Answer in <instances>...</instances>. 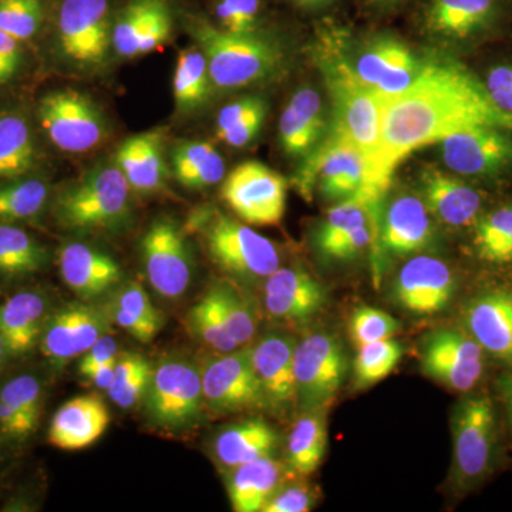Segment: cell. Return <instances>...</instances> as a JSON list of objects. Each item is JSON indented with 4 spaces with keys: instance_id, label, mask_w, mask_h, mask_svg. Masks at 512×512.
I'll return each mask as SVG.
<instances>
[{
    "instance_id": "1",
    "label": "cell",
    "mask_w": 512,
    "mask_h": 512,
    "mask_svg": "<svg viewBox=\"0 0 512 512\" xmlns=\"http://www.w3.org/2000/svg\"><path fill=\"white\" fill-rule=\"evenodd\" d=\"M477 127L512 133V116L495 106L463 64L443 56L421 60L412 86L384 104L380 171L392 180L396 165L413 151Z\"/></svg>"
},
{
    "instance_id": "2",
    "label": "cell",
    "mask_w": 512,
    "mask_h": 512,
    "mask_svg": "<svg viewBox=\"0 0 512 512\" xmlns=\"http://www.w3.org/2000/svg\"><path fill=\"white\" fill-rule=\"evenodd\" d=\"M323 73L333 103L332 134L365 156L383 180L379 168L382 114L386 100L357 77L352 64L338 55L323 57Z\"/></svg>"
},
{
    "instance_id": "3",
    "label": "cell",
    "mask_w": 512,
    "mask_h": 512,
    "mask_svg": "<svg viewBox=\"0 0 512 512\" xmlns=\"http://www.w3.org/2000/svg\"><path fill=\"white\" fill-rule=\"evenodd\" d=\"M192 35L207 57L212 86L241 89L272 79L284 64V52L271 40L249 33L225 32L200 20L191 25Z\"/></svg>"
},
{
    "instance_id": "4",
    "label": "cell",
    "mask_w": 512,
    "mask_h": 512,
    "mask_svg": "<svg viewBox=\"0 0 512 512\" xmlns=\"http://www.w3.org/2000/svg\"><path fill=\"white\" fill-rule=\"evenodd\" d=\"M130 191L116 164L99 165L57 195L53 214L69 231H117L130 221Z\"/></svg>"
},
{
    "instance_id": "5",
    "label": "cell",
    "mask_w": 512,
    "mask_h": 512,
    "mask_svg": "<svg viewBox=\"0 0 512 512\" xmlns=\"http://www.w3.org/2000/svg\"><path fill=\"white\" fill-rule=\"evenodd\" d=\"M451 434V483L458 493H470L490 478L500 460V427L493 400L467 393L454 406Z\"/></svg>"
},
{
    "instance_id": "6",
    "label": "cell",
    "mask_w": 512,
    "mask_h": 512,
    "mask_svg": "<svg viewBox=\"0 0 512 512\" xmlns=\"http://www.w3.org/2000/svg\"><path fill=\"white\" fill-rule=\"evenodd\" d=\"M305 158L293 183L306 201L312 200L315 188L326 200L336 202L359 195L383 200L389 188V181L376 173L363 154L332 133Z\"/></svg>"
},
{
    "instance_id": "7",
    "label": "cell",
    "mask_w": 512,
    "mask_h": 512,
    "mask_svg": "<svg viewBox=\"0 0 512 512\" xmlns=\"http://www.w3.org/2000/svg\"><path fill=\"white\" fill-rule=\"evenodd\" d=\"M151 423L167 430L190 429L204 410L201 367L184 357H165L154 366L143 402Z\"/></svg>"
},
{
    "instance_id": "8",
    "label": "cell",
    "mask_w": 512,
    "mask_h": 512,
    "mask_svg": "<svg viewBox=\"0 0 512 512\" xmlns=\"http://www.w3.org/2000/svg\"><path fill=\"white\" fill-rule=\"evenodd\" d=\"M205 242L212 261L241 281H265L281 262L271 239L224 215L210 221L205 229Z\"/></svg>"
},
{
    "instance_id": "9",
    "label": "cell",
    "mask_w": 512,
    "mask_h": 512,
    "mask_svg": "<svg viewBox=\"0 0 512 512\" xmlns=\"http://www.w3.org/2000/svg\"><path fill=\"white\" fill-rule=\"evenodd\" d=\"M348 370L345 349L336 336L316 332L295 348L296 400L303 413L323 410L342 387Z\"/></svg>"
},
{
    "instance_id": "10",
    "label": "cell",
    "mask_w": 512,
    "mask_h": 512,
    "mask_svg": "<svg viewBox=\"0 0 512 512\" xmlns=\"http://www.w3.org/2000/svg\"><path fill=\"white\" fill-rule=\"evenodd\" d=\"M221 197L247 224L272 227L284 218L288 181L259 161H245L225 178Z\"/></svg>"
},
{
    "instance_id": "11",
    "label": "cell",
    "mask_w": 512,
    "mask_h": 512,
    "mask_svg": "<svg viewBox=\"0 0 512 512\" xmlns=\"http://www.w3.org/2000/svg\"><path fill=\"white\" fill-rule=\"evenodd\" d=\"M204 404L211 413L232 414L266 407L252 365L251 349L217 353L201 366Z\"/></svg>"
},
{
    "instance_id": "12",
    "label": "cell",
    "mask_w": 512,
    "mask_h": 512,
    "mask_svg": "<svg viewBox=\"0 0 512 512\" xmlns=\"http://www.w3.org/2000/svg\"><path fill=\"white\" fill-rule=\"evenodd\" d=\"M39 120L50 141L66 153H87L106 137L99 107L76 90L46 94L39 103Z\"/></svg>"
},
{
    "instance_id": "13",
    "label": "cell",
    "mask_w": 512,
    "mask_h": 512,
    "mask_svg": "<svg viewBox=\"0 0 512 512\" xmlns=\"http://www.w3.org/2000/svg\"><path fill=\"white\" fill-rule=\"evenodd\" d=\"M141 261L151 288L165 299L185 295L194 262L183 228L170 218L154 221L141 239Z\"/></svg>"
},
{
    "instance_id": "14",
    "label": "cell",
    "mask_w": 512,
    "mask_h": 512,
    "mask_svg": "<svg viewBox=\"0 0 512 512\" xmlns=\"http://www.w3.org/2000/svg\"><path fill=\"white\" fill-rule=\"evenodd\" d=\"M485 356L467 330L440 329L424 343L421 369L453 392L470 393L483 379Z\"/></svg>"
},
{
    "instance_id": "15",
    "label": "cell",
    "mask_w": 512,
    "mask_h": 512,
    "mask_svg": "<svg viewBox=\"0 0 512 512\" xmlns=\"http://www.w3.org/2000/svg\"><path fill=\"white\" fill-rule=\"evenodd\" d=\"M111 325L109 306L69 303L47 316L40 336L43 355L55 365H64L110 333Z\"/></svg>"
},
{
    "instance_id": "16",
    "label": "cell",
    "mask_w": 512,
    "mask_h": 512,
    "mask_svg": "<svg viewBox=\"0 0 512 512\" xmlns=\"http://www.w3.org/2000/svg\"><path fill=\"white\" fill-rule=\"evenodd\" d=\"M63 55L79 66H99L113 43L109 0H64L59 13Z\"/></svg>"
},
{
    "instance_id": "17",
    "label": "cell",
    "mask_w": 512,
    "mask_h": 512,
    "mask_svg": "<svg viewBox=\"0 0 512 512\" xmlns=\"http://www.w3.org/2000/svg\"><path fill=\"white\" fill-rule=\"evenodd\" d=\"M457 278L447 262L427 255L409 259L393 282V298L404 311L433 316L448 308Z\"/></svg>"
},
{
    "instance_id": "18",
    "label": "cell",
    "mask_w": 512,
    "mask_h": 512,
    "mask_svg": "<svg viewBox=\"0 0 512 512\" xmlns=\"http://www.w3.org/2000/svg\"><path fill=\"white\" fill-rule=\"evenodd\" d=\"M441 156L454 173L494 178L512 167V133L497 127H477L444 138Z\"/></svg>"
},
{
    "instance_id": "19",
    "label": "cell",
    "mask_w": 512,
    "mask_h": 512,
    "mask_svg": "<svg viewBox=\"0 0 512 512\" xmlns=\"http://www.w3.org/2000/svg\"><path fill=\"white\" fill-rule=\"evenodd\" d=\"M421 60L400 40L377 37L357 57L355 73L384 100L406 92L420 72Z\"/></svg>"
},
{
    "instance_id": "20",
    "label": "cell",
    "mask_w": 512,
    "mask_h": 512,
    "mask_svg": "<svg viewBox=\"0 0 512 512\" xmlns=\"http://www.w3.org/2000/svg\"><path fill=\"white\" fill-rule=\"evenodd\" d=\"M505 10L507 0H429L424 28L440 39L467 42L493 30Z\"/></svg>"
},
{
    "instance_id": "21",
    "label": "cell",
    "mask_w": 512,
    "mask_h": 512,
    "mask_svg": "<svg viewBox=\"0 0 512 512\" xmlns=\"http://www.w3.org/2000/svg\"><path fill=\"white\" fill-rule=\"evenodd\" d=\"M295 339L284 333H268L251 348L252 365L266 406L288 412L298 406L295 380Z\"/></svg>"
},
{
    "instance_id": "22",
    "label": "cell",
    "mask_w": 512,
    "mask_h": 512,
    "mask_svg": "<svg viewBox=\"0 0 512 512\" xmlns=\"http://www.w3.org/2000/svg\"><path fill=\"white\" fill-rule=\"evenodd\" d=\"M466 330L484 352L512 369V291L490 289L464 309Z\"/></svg>"
},
{
    "instance_id": "23",
    "label": "cell",
    "mask_w": 512,
    "mask_h": 512,
    "mask_svg": "<svg viewBox=\"0 0 512 512\" xmlns=\"http://www.w3.org/2000/svg\"><path fill=\"white\" fill-rule=\"evenodd\" d=\"M433 239V218L417 195L394 198L380 218L377 244L387 256L419 254L430 247Z\"/></svg>"
},
{
    "instance_id": "24",
    "label": "cell",
    "mask_w": 512,
    "mask_h": 512,
    "mask_svg": "<svg viewBox=\"0 0 512 512\" xmlns=\"http://www.w3.org/2000/svg\"><path fill=\"white\" fill-rule=\"evenodd\" d=\"M421 200L431 217L451 228L474 227L483 215L484 198L477 190L454 175L436 167L420 173Z\"/></svg>"
},
{
    "instance_id": "25",
    "label": "cell",
    "mask_w": 512,
    "mask_h": 512,
    "mask_svg": "<svg viewBox=\"0 0 512 512\" xmlns=\"http://www.w3.org/2000/svg\"><path fill=\"white\" fill-rule=\"evenodd\" d=\"M264 291L268 315L289 322L311 319L328 301L325 286L299 266H279L265 279Z\"/></svg>"
},
{
    "instance_id": "26",
    "label": "cell",
    "mask_w": 512,
    "mask_h": 512,
    "mask_svg": "<svg viewBox=\"0 0 512 512\" xmlns=\"http://www.w3.org/2000/svg\"><path fill=\"white\" fill-rule=\"evenodd\" d=\"M64 284L83 301H93L120 285L121 266L106 252L83 242H69L59 252Z\"/></svg>"
},
{
    "instance_id": "27",
    "label": "cell",
    "mask_w": 512,
    "mask_h": 512,
    "mask_svg": "<svg viewBox=\"0 0 512 512\" xmlns=\"http://www.w3.org/2000/svg\"><path fill=\"white\" fill-rule=\"evenodd\" d=\"M109 423V410L97 394L74 397L53 416L49 443L60 450H83L103 436Z\"/></svg>"
},
{
    "instance_id": "28",
    "label": "cell",
    "mask_w": 512,
    "mask_h": 512,
    "mask_svg": "<svg viewBox=\"0 0 512 512\" xmlns=\"http://www.w3.org/2000/svg\"><path fill=\"white\" fill-rule=\"evenodd\" d=\"M320 94L311 87L298 90L279 120V143L285 154L306 157L322 143L326 133Z\"/></svg>"
},
{
    "instance_id": "29",
    "label": "cell",
    "mask_w": 512,
    "mask_h": 512,
    "mask_svg": "<svg viewBox=\"0 0 512 512\" xmlns=\"http://www.w3.org/2000/svg\"><path fill=\"white\" fill-rule=\"evenodd\" d=\"M163 134L161 131H148L127 138L117 148V167L126 177L131 190L150 194L160 191L167 178L165 167Z\"/></svg>"
},
{
    "instance_id": "30",
    "label": "cell",
    "mask_w": 512,
    "mask_h": 512,
    "mask_svg": "<svg viewBox=\"0 0 512 512\" xmlns=\"http://www.w3.org/2000/svg\"><path fill=\"white\" fill-rule=\"evenodd\" d=\"M286 474L284 464L272 456L234 468L227 483L232 510L262 512L272 495L284 485Z\"/></svg>"
},
{
    "instance_id": "31",
    "label": "cell",
    "mask_w": 512,
    "mask_h": 512,
    "mask_svg": "<svg viewBox=\"0 0 512 512\" xmlns=\"http://www.w3.org/2000/svg\"><path fill=\"white\" fill-rule=\"evenodd\" d=\"M47 302L35 292H20L0 306V335L6 352L23 355L35 348L47 319Z\"/></svg>"
},
{
    "instance_id": "32",
    "label": "cell",
    "mask_w": 512,
    "mask_h": 512,
    "mask_svg": "<svg viewBox=\"0 0 512 512\" xmlns=\"http://www.w3.org/2000/svg\"><path fill=\"white\" fill-rule=\"evenodd\" d=\"M278 441V434L266 421L245 420L217 434L214 454L218 463L231 471L258 458L272 456Z\"/></svg>"
},
{
    "instance_id": "33",
    "label": "cell",
    "mask_w": 512,
    "mask_h": 512,
    "mask_svg": "<svg viewBox=\"0 0 512 512\" xmlns=\"http://www.w3.org/2000/svg\"><path fill=\"white\" fill-rule=\"evenodd\" d=\"M173 173L185 188L204 190L224 180L225 163L214 144L188 141L174 148Z\"/></svg>"
},
{
    "instance_id": "34",
    "label": "cell",
    "mask_w": 512,
    "mask_h": 512,
    "mask_svg": "<svg viewBox=\"0 0 512 512\" xmlns=\"http://www.w3.org/2000/svg\"><path fill=\"white\" fill-rule=\"evenodd\" d=\"M37 151L25 117L0 113V181L23 177L36 165Z\"/></svg>"
},
{
    "instance_id": "35",
    "label": "cell",
    "mask_w": 512,
    "mask_h": 512,
    "mask_svg": "<svg viewBox=\"0 0 512 512\" xmlns=\"http://www.w3.org/2000/svg\"><path fill=\"white\" fill-rule=\"evenodd\" d=\"M328 447V427L323 410L303 413L288 439V466L292 473L311 476L318 470Z\"/></svg>"
},
{
    "instance_id": "36",
    "label": "cell",
    "mask_w": 512,
    "mask_h": 512,
    "mask_svg": "<svg viewBox=\"0 0 512 512\" xmlns=\"http://www.w3.org/2000/svg\"><path fill=\"white\" fill-rule=\"evenodd\" d=\"M382 201L359 195L339 201L335 207L330 208L315 235V245L320 254L356 229L379 220L382 217Z\"/></svg>"
},
{
    "instance_id": "37",
    "label": "cell",
    "mask_w": 512,
    "mask_h": 512,
    "mask_svg": "<svg viewBox=\"0 0 512 512\" xmlns=\"http://www.w3.org/2000/svg\"><path fill=\"white\" fill-rule=\"evenodd\" d=\"M49 261L47 249L28 232L0 222V274L26 276L42 271Z\"/></svg>"
},
{
    "instance_id": "38",
    "label": "cell",
    "mask_w": 512,
    "mask_h": 512,
    "mask_svg": "<svg viewBox=\"0 0 512 512\" xmlns=\"http://www.w3.org/2000/svg\"><path fill=\"white\" fill-rule=\"evenodd\" d=\"M212 82L207 57L200 50L188 49L178 55L174 72L175 106L181 113L201 107L210 96Z\"/></svg>"
},
{
    "instance_id": "39",
    "label": "cell",
    "mask_w": 512,
    "mask_h": 512,
    "mask_svg": "<svg viewBox=\"0 0 512 512\" xmlns=\"http://www.w3.org/2000/svg\"><path fill=\"white\" fill-rule=\"evenodd\" d=\"M473 228L478 259L491 265L512 264V205L481 215Z\"/></svg>"
},
{
    "instance_id": "40",
    "label": "cell",
    "mask_w": 512,
    "mask_h": 512,
    "mask_svg": "<svg viewBox=\"0 0 512 512\" xmlns=\"http://www.w3.org/2000/svg\"><path fill=\"white\" fill-rule=\"evenodd\" d=\"M153 370L154 365L146 356L140 353H119L113 382L107 390L110 399L121 409H131L143 402Z\"/></svg>"
},
{
    "instance_id": "41",
    "label": "cell",
    "mask_w": 512,
    "mask_h": 512,
    "mask_svg": "<svg viewBox=\"0 0 512 512\" xmlns=\"http://www.w3.org/2000/svg\"><path fill=\"white\" fill-rule=\"evenodd\" d=\"M49 187L43 181L9 180L0 184V222L32 220L45 208Z\"/></svg>"
},
{
    "instance_id": "42",
    "label": "cell",
    "mask_w": 512,
    "mask_h": 512,
    "mask_svg": "<svg viewBox=\"0 0 512 512\" xmlns=\"http://www.w3.org/2000/svg\"><path fill=\"white\" fill-rule=\"evenodd\" d=\"M227 326L229 335L241 346H247L256 335V319L249 303L234 286L217 284L207 293Z\"/></svg>"
},
{
    "instance_id": "43",
    "label": "cell",
    "mask_w": 512,
    "mask_h": 512,
    "mask_svg": "<svg viewBox=\"0 0 512 512\" xmlns=\"http://www.w3.org/2000/svg\"><path fill=\"white\" fill-rule=\"evenodd\" d=\"M165 0H131L114 23L113 46L123 57H137L138 45Z\"/></svg>"
},
{
    "instance_id": "44",
    "label": "cell",
    "mask_w": 512,
    "mask_h": 512,
    "mask_svg": "<svg viewBox=\"0 0 512 512\" xmlns=\"http://www.w3.org/2000/svg\"><path fill=\"white\" fill-rule=\"evenodd\" d=\"M185 325L191 338L217 353H229L239 349L208 295L188 311Z\"/></svg>"
},
{
    "instance_id": "45",
    "label": "cell",
    "mask_w": 512,
    "mask_h": 512,
    "mask_svg": "<svg viewBox=\"0 0 512 512\" xmlns=\"http://www.w3.org/2000/svg\"><path fill=\"white\" fill-rule=\"evenodd\" d=\"M355 380L360 387L382 382L396 369L403 357V348L393 339L369 343L357 349Z\"/></svg>"
},
{
    "instance_id": "46",
    "label": "cell",
    "mask_w": 512,
    "mask_h": 512,
    "mask_svg": "<svg viewBox=\"0 0 512 512\" xmlns=\"http://www.w3.org/2000/svg\"><path fill=\"white\" fill-rule=\"evenodd\" d=\"M400 330V322L382 309L360 306L352 313L349 335L357 349L369 343L392 339Z\"/></svg>"
},
{
    "instance_id": "47",
    "label": "cell",
    "mask_w": 512,
    "mask_h": 512,
    "mask_svg": "<svg viewBox=\"0 0 512 512\" xmlns=\"http://www.w3.org/2000/svg\"><path fill=\"white\" fill-rule=\"evenodd\" d=\"M40 22V0H0V30L18 42L35 35Z\"/></svg>"
},
{
    "instance_id": "48",
    "label": "cell",
    "mask_w": 512,
    "mask_h": 512,
    "mask_svg": "<svg viewBox=\"0 0 512 512\" xmlns=\"http://www.w3.org/2000/svg\"><path fill=\"white\" fill-rule=\"evenodd\" d=\"M0 400L37 427L42 406V387L35 376L22 375L9 380L0 389Z\"/></svg>"
},
{
    "instance_id": "49",
    "label": "cell",
    "mask_w": 512,
    "mask_h": 512,
    "mask_svg": "<svg viewBox=\"0 0 512 512\" xmlns=\"http://www.w3.org/2000/svg\"><path fill=\"white\" fill-rule=\"evenodd\" d=\"M110 303L130 313L134 318L140 319L141 322L147 323L157 332H160V329L163 328V315L151 302L146 289L137 282H128L126 285H121Z\"/></svg>"
},
{
    "instance_id": "50",
    "label": "cell",
    "mask_w": 512,
    "mask_h": 512,
    "mask_svg": "<svg viewBox=\"0 0 512 512\" xmlns=\"http://www.w3.org/2000/svg\"><path fill=\"white\" fill-rule=\"evenodd\" d=\"M259 0H220L217 18L220 28L237 35L256 32L259 16Z\"/></svg>"
},
{
    "instance_id": "51",
    "label": "cell",
    "mask_w": 512,
    "mask_h": 512,
    "mask_svg": "<svg viewBox=\"0 0 512 512\" xmlns=\"http://www.w3.org/2000/svg\"><path fill=\"white\" fill-rule=\"evenodd\" d=\"M316 494L303 485H282L271 500L262 508V512H308L315 505Z\"/></svg>"
},
{
    "instance_id": "52",
    "label": "cell",
    "mask_w": 512,
    "mask_h": 512,
    "mask_svg": "<svg viewBox=\"0 0 512 512\" xmlns=\"http://www.w3.org/2000/svg\"><path fill=\"white\" fill-rule=\"evenodd\" d=\"M484 84L495 106L512 116V66L501 64L493 67Z\"/></svg>"
},
{
    "instance_id": "53",
    "label": "cell",
    "mask_w": 512,
    "mask_h": 512,
    "mask_svg": "<svg viewBox=\"0 0 512 512\" xmlns=\"http://www.w3.org/2000/svg\"><path fill=\"white\" fill-rule=\"evenodd\" d=\"M171 29H173V23H171L170 9L164 2L151 20L143 39L140 40L137 56L148 55V53L160 49L170 39Z\"/></svg>"
},
{
    "instance_id": "54",
    "label": "cell",
    "mask_w": 512,
    "mask_h": 512,
    "mask_svg": "<svg viewBox=\"0 0 512 512\" xmlns=\"http://www.w3.org/2000/svg\"><path fill=\"white\" fill-rule=\"evenodd\" d=\"M266 110H268V106H266L265 100L259 99V97H244V99L229 103L218 114L217 133L237 126L241 121Z\"/></svg>"
},
{
    "instance_id": "55",
    "label": "cell",
    "mask_w": 512,
    "mask_h": 512,
    "mask_svg": "<svg viewBox=\"0 0 512 512\" xmlns=\"http://www.w3.org/2000/svg\"><path fill=\"white\" fill-rule=\"evenodd\" d=\"M117 348H119V346H117L116 339H114L110 333L101 336V338L94 343L92 348L87 350L86 353H83L79 365L80 375L87 377L96 367L116 359L117 355H119V349Z\"/></svg>"
},
{
    "instance_id": "56",
    "label": "cell",
    "mask_w": 512,
    "mask_h": 512,
    "mask_svg": "<svg viewBox=\"0 0 512 512\" xmlns=\"http://www.w3.org/2000/svg\"><path fill=\"white\" fill-rule=\"evenodd\" d=\"M266 117V111L256 113L249 119L241 121L228 130L217 133V137L220 138L222 143L228 144L229 147H244L256 137V134L261 130L262 124H264Z\"/></svg>"
},
{
    "instance_id": "57",
    "label": "cell",
    "mask_w": 512,
    "mask_h": 512,
    "mask_svg": "<svg viewBox=\"0 0 512 512\" xmlns=\"http://www.w3.org/2000/svg\"><path fill=\"white\" fill-rule=\"evenodd\" d=\"M35 427L16 410L0 400V433L9 439L22 440L35 431Z\"/></svg>"
},
{
    "instance_id": "58",
    "label": "cell",
    "mask_w": 512,
    "mask_h": 512,
    "mask_svg": "<svg viewBox=\"0 0 512 512\" xmlns=\"http://www.w3.org/2000/svg\"><path fill=\"white\" fill-rule=\"evenodd\" d=\"M20 64L18 40L0 30V84L8 83Z\"/></svg>"
},
{
    "instance_id": "59",
    "label": "cell",
    "mask_w": 512,
    "mask_h": 512,
    "mask_svg": "<svg viewBox=\"0 0 512 512\" xmlns=\"http://www.w3.org/2000/svg\"><path fill=\"white\" fill-rule=\"evenodd\" d=\"M116 359L96 367V369L87 376V379L90 380V383H92L94 387H97L99 390H106V392L109 390L110 384L113 382L114 369H116Z\"/></svg>"
},
{
    "instance_id": "60",
    "label": "cell",
    "mask_w": 512,
    "mask_h": 512,
    "mask_svg": "<svg viewBox=\"0 0 512 512\" xmlns=\"http://www.w3.org/2000/svg\"><path fill=\"white\" fill-rule=\"evenodd\" d=\"M498 389H500L501 396H503L508 424H510L512 431V373H507L498 380Z\"/></svg>"
},
{
    "instance_id": "61",
    "label": "cell",
    "mask_w": 512,
    "mask_h": 512,
    "mask_svg": "<svg viewBox=\"0 0 512 512\" xmlns=\"http://www.w3.org/2000/svg\"><path fill=\"white\" fill-rule=\"evenodd\" d=\"M303 8H319V6L326 5V3L332 2V0H293Z\"/></svg>"
},
{
    "instance_id": "62",
    "label": "cell",
    "mask_w": 512,
    "mask_h": 512,
    "mask_svg": "<svg viewBox=\"0 0 512 512\" xmlns=\"http://www.w3.org/2000/svg\"><path fill=\"white\" fill-rule=\"evenodd\" d=\"M367 2L373 6H390L394 5V3L400 2V0H367Z\"/></svg>"
},
{
    "instance_id": "63",
    "label": "cell",
    "mask_w": 512,
    "mask_h": 512,
    "mask_svg": "<svg viewBox=\"0 0 512 512\" xmlns=\"http://www.w3.org/2000/svg\"><path fill=\"white\" fill-rule=\"evenodd\" d=\"M6 348L5 342H3L2 335H0V362L3 360V356H5Z\"/></svg>"
}]
</instances>
